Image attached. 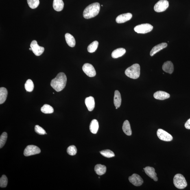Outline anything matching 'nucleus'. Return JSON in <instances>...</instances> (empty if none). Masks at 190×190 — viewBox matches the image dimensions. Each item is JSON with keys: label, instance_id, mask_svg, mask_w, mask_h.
I'll return each mask as SVG.
<instances>
[{"label": "nucleus", "instance_id": "nucleus-25", "mask_svg": "<svg viewBox=\"0 0 190 190\" xmlns=\"http://www.w3.org/2000/svg\"><path fill=\"white\" fill-rule=\"evenodd\" d=\"M7 95H8V91L6 88L1 87L0 88V104H3L6 101Z\"/></svg>", "mask_w": 190, "mask_h": 190}, {"label": "nucleus", "instance_id": "nucleus-16", "mask_svg": "<svg viewBox=\"0 0 190 190\" xmlns=\"http://www.w3.org/2000/svg\"><path fill=\"white\" fill-rule=\"evenodd\" d=\"M162 69L165 72L171 74L174 70V65L173 63L170 61H167L164 63L162 66Z\"/></svg>", "mask_w": 190, "mask_h": 190}, {"label": "nucleus", "instance_id": "nucleus-23", "mask_svg": "<svg viewBox=\"0 0 190 190\" xmlns=\"http://www.w3.org/2000/svg\"><path fill=\"white\" fill-rule=\"evenodd\" d=\"M99 129L98 122L96 119H93L92 120L90 126V130L93 134L97 133Z\"/></svg>", "mask_w": 190, "mask_h": 190}, {"label": "nucleus", "instance_id": "nucleus-33", "mask_svg": "<svg viewBox=\"0 0 190 190\" xmlns=\"http://www.w3.org/2000/svg\"><path fill=\"white\" fill-rule=\"evenodd\" d=\"M8 178L5 175H3L0 179V187L1 188H5L8 184Z\"/></svg>", "mask_w": 190, "mask_h": 190}, {"label": "nucleus", "instance_id": "nucleus-7", "mask_svg": "<svg viewBox=\"0 0 190 190\" xmlns=\"http://www.w3.org/2000/svg\"><path fill=\"white\" fill-rule=\"evenodd\" d=\"M169 6V2L167 0H160L155 5L154 9L156 12H161L166 10Z\"/></svg>", "mask_w": 190, "mask_h": 190}, {"label": "nucleus", "instance_id": "nucleus-32", "mask_svg": "<svg viewBox=\"0 0 190 190\" xmlns=\"http://www.w3.org/2000/svg\"><path fill=\"white\" fill-rule=\"evenodd\" d=\"M77 152V147L74 145L70 146L67 149V152L70 155H75L76 154Z\"/></svg>", "mask_w": 190, "mask_h": 190}, {"label": "nucleus", "instance_id": "nucleus-15", "mask_svg": "<svg viewBox=\"0 0 190 190\" xmlns=\"http://www.w3.org/2000/svg\"><path fill=\"white\" fill-rule=\"evenodd\" d=\"M154 97L155 99L160 100H164L169 98L170 97L169 93L165 92L158 91L154 94Z\"/></svg>", "mask_w": 190, "mask_h": 190}, {"label": "nucleus", "instance_id": "nucleus-2", "mask_svg": "<svg viewBox=\"0 0 190 190\" xmlns=\"http://www.w3.org/2000/svg\"><path fill=\"white\" fill-rule=\"evenodd\" d=\"M100 9V4L99 3L92 4L85 9L83 12L84 17L86 19L95 17L99 14Z\"/></svg>", "mask_w": 190, "mask_h": 190}, {"label": "nucleus", "instance_id": "nucleus-8", "mask_svg": "<svg viewBox=\"0 0 190 190\" xmlns=\"http://www.w3.org/2000/svg\"><path fill=\"white\" fill-rule=\"evenodd\" d=\"M157 134L158 138L164 141L170 142L173 139L172 136L170 134L162 129H158Z\"/></svg>", "mask_w": 190, "mask_h": 190}, {"label": "nucleus", "instance_id": "nucleus-26", "mask_svg": "<svg viewBox=\"0 0 190 190\" xmlns=\"http://www.w3.org/2000/svg\"><path fill=\"white\" fill-rule=\"evenodd\" d=\"M99 45V42L95 40L90 45L88 46L87 48V50L88 52L90 53H93L95 52L97 50Z\"/></svg>", "mask_w": 190, "mask_h": 190}, {"label": "nucleus", "instance_id": "nucleus-28", "mask_svg": "<svg viewBox=\"0 0 190 190\" xmlns=\"http://www.w3.org/2000/svg\"><path fill=\"white\" fill-rule=\"evenodd\" d=\"M25 88L27 92H31L34 88V84L33 81L30 79L27 81L25 84Z\"/></svg>", "mask_w": 190, "mask_h": 190}, {"label": "nucleus", "instance_id": "nucleus-6", "mask_svg": "<svg viewBox=\"0 0 190 190\" xmlns=\"http://www.w3.org/2000/svg\"><path fill=\"white\" fill-rule=\"evenodd\" d=\"M40 152V149L36 146L29 145L24 150V155L25 156H29L39 154Z\"/></svg>", "mask_w": 190, "mask_h": 190}, {"label": "nucleus", "instance_id": "nucleus-12", "mask_svg": "<svg viewBox=\"0 0 190 190\" xmlns=\"http://www.w3.org/2000/svg\"><path fill=\"white\" fill-rule=\"evenodd\" d=\"M132 17V14L130 13L121 14L116 18V22L118 23H124L129 21Z\"/></svg>", "mask_w": 190, "mask_h": 190}, {"label": "nucleus", "instance_id": "nucleus-36", "mask_svg": "<svg viewBox=\"0 0 190 190\" xmlns=\"http://www.w3.org/2000/svg\"><path fill=\"white\" fill-rule=\"evenodd\" d=\"M29 50L30 51H32V48L30 47V48H29Z\"/></svg>", "mask_w": 190, "mask_h": 190}, {"label": "nucleus", "instance_id": "nucleus-34", "mask_svg": "<svg viewBox=\"0 0 190 190\" xmlns=\"http://www.w3.org/2000/svg\"><path fill=\"white\" fill-rule=\"evenodd\" d=\"M35 130L37 133L40 134V135H44L45 134H47L45 130L38 125H36L35 126Z\"/></svg>", "mask_w": 190, "mask_h": 190}, {"label": "nucleus", "instance_id": "nucleus-29", "mask_svg": "<svg viewBox=\"0 0 190 190\" xmlns=\"http://www.w3.org/2000/svg\"><path fill=\"white\" fill-rule=\"evenodd\" d=\"M100 154L107 158H111L115 156L114 152L110 150H105L101 151Z\"/></svg>", "mask_w": 190, "mask_h": 190}, {"label": "nucleus", "instance_id": "nucleus-14", "mask_svg": "<svg viewBox=\"0 0 190 190\" xmlns=\"http://www.w3.org/2000/svg\"><path fill=\"white\" fill-rule=\"evenodd\" d=\"M85 103L90 111H92L95 108V100L93 97L90 96L86 98L85 100Z\"/></svg>", "mask_w": 190, "mask_h": 190}, {"label": "nucleus", "instance_id": "nucleus-24", "mask_svg": "<svg viewBox=\"0 0 190 190\" xmlns=\"http://www.w3.org/2000/svg\"><path fill=\"white\" fill-rule=\"evenodd\" d=\"M95 170L97 174L99 175H102L106 173V167L104 165L98 164L95 166Z\"/></svg>", "mask_w": 190, "mask_h": 190}, {"label": "nucleus", "instance_id": "nucleus-35", "mask_svg": "<svg viewBox=\"0 0 190 190\" xmlns=\"http://www.w3.org/2000/svg\"><path fill=\"white\" fill-rule=\"evenodd\" d=\"M184 126H185V128L187 129H190V118L186 121Z\"/></svg>", "mask_w": 190, "mask_h": 190}, {"label": "nucleus", "instance_id": "nucleus-3", "mask_svg": "<svg viewBox=\"0 0 190 190\" xmlns=\"http://www.w3.org/2000/svg\"><path fill=\"white\" fill-rule=\"evenodd\" d=\"M125 74L127 77L132 79L139 78L140 75V66L139 64H133L125 70Z\"/></svg>", "mask_w": 190, "mask_h": 190}, {"label": "nucleus", "instance_id": "nucleus-17", "mask_svg": "<svg viewBox=\"0 0 190 190\" xmlns=\"http://www.w3.org/2000/svg\"><path fill=\"white\" fill-rule=\"evenodd\" d=\"M167 44L165 43H162L159 44L152 48L150 52V55L151 56H154L156 53L159 52L160 51L166 48Z\"/></svg>", "mask_w": 190, "mask_h": 190}, {"label": "nucleus", "instance_id": "nucleus-31", "mask_svg": "<svg viewBox=\"0 0 190 190\" xmlns=\"http://www.w3.org/2000/svg\"><path fill=\"white\" fill-rule=\"evenodd\" d=\"M8 134L6 132H4L0 137V148H1L6 142Z\"/></svg>", "mask_w": 190, "mask_h": 190}, {"label": "nucleus", "instance_id": "nucleus-27", "mask_svg": "<svg viewBox=\"0 0 190 190\" xmlns=\"http://www.w3.org/2000/svg\"><path fill=\"white\" fill-rule=\"evenodd\" d=\"M41 111L45 114H51L53 113V109L52 107L49 105L45 104L42 107Z\"/></svg>", "mask_w": 190, "mask_h": 190}, {"label": "nucleus", "instance_id": "nucleus-37", "mask_svg": "<svg viewBox=\"0 0 190 190\" xmlns=\"http://www.w3.org/2000/svg\"><path fill=\"white\" fill-rule=\"evenodd\" d=\"M118 108H116V109H117Z\"/></svg>", "mask_w": 190, "mask_h": 190}, {"label": "nucleus", "instance_id": "nucleus-21", "mask_svg": "<svg viewBox=\"0 0 190 190\" xmlns=\"http://www.w3.org/2000/svg\"><path fill=\"white\" fill-rule=\"evenodd\" d=\"M122 129L123 132L126 135L130 136L131 135L132 132L129 122L128 120L125 121L123 123Z\"/></svg>", "mask_w": 190, "mask_h": 190}, {"label": "nucleus", "instance_id": "nucleus-4", "mask_svg": "<svg viewBox=\"0 0 190 190\" xmlns=\"http://www.w3.org/2000/svg\"><path fill=\"white\" fill-rule=\"evenodd\" d=\"M173 183L175 187L179 189H183L187 187V182L185 178L181 174L175 175L173 179Z\"/></svg>", "mask_w": 190, "mask_h": 190}, {"label": "nucleus", "instance_id": "nucleus-10", "mask_svg": "<svg viewBox=\"0 0 190 190\" xmlns=\"http://www.w3.org/2000/svg\"><path fill=\"white\" fill-rule=\"evenodd\" d=\"M83 71L87 75L90 77H95L96 74L95 70L91 64H85L82 67Z\"/></svg>", "mask_w": 190, "mask_h": 190}, {"label": "nucleus", "instance_id": "nucleus-19", "mask_svg": "<svg viewBox=\"0 0 190 190\" xmlns=\"http://www.w3.org/2000/svg\"><path fill=\"white\" fill-rule=\"evenodd\" d=\"M64 3L62 0H53V7L57 12L61 11L64 8Z\"/></svg>", "mask_w": 190, "mask_h": 190}, {"label": "nucleus", "instance_id": "nucleus-18", "mask_svg": "<svg viewBox=\"0 0 190 190\" xmlns=\"http://www.w3.org/2000/svg\"><path fill=\"white\" fill-rule=\"evenodd\" d=\"M121 103V96L120 93L118 90L114 92V104L116 108H119Z\"/></svg>", "mask_w": 190, "mask_h": 190}, {"label": "nucleus", "instance_id": "nucleus-20", "mask_svg": "<svg viewBox=\"0 0 190 190\" xmlns=\"http://www.w3.org/2000/svg\"><path fill=\"white\" fill-rule=\"evenodd\" d=\"M126 51L123 48H119L114 50L112 53V57L114 59H116L123 56L126 53Z\"/></svg>", "mask_w": 190, "mask_h": 190}, {"label": "nucleus", "instance_id": "nucleus-22", "mask_svg": "<svg viewBox=\"0 0 190 190\" xmlns=\"http://www.w3.org/2000/svg\"><path fill=\"white\" fill-rule=\"evenodd\" d=\"M65 38L66 42L69 47H75L76 42H75V38L73 36L69 33H66Z\"/></svg>", "mask_w": 190, "mask_h": 190}, {"label": "nucleus", "instance_id": "nucleus-11", "mask_svg": "<svg viewBox=\"0 0 190 190\" xmlns=\"http://www.w3.org/2000/svg\"><path fill=\"white\" fill-rule=\"evenodd\" d=\"M129 180L131 183L136 186H141L144 182L141 177L136 174H134L129 177Z\"/></svg>", "mask_w": 190, "mask_h": 190}, {"label": "nucleus", "instance_id": "nucleus-13", "mask_svg": "<svg viewBox=\"0 0 190 190\" xmlns=\"http://www.w3.org/2000/svg\"><path fill=\"white\" fill-rule=\"evenodd\" d=\"M145 172L150 178L153 179L155 181H157L158 180L157 174L155 172V169L154 168L150 167H147L144 168Z\"/></svg>", "mask_w": 190, "mask_h": 190}, {"label": "nucleus", "instance_id": "nucleus-30", "mask_svg": "<svg viewBox=\"0 0 190 190\" xmlns=\"http://www.w3.org/2000/svg\"><path fill=\"white\" fill-rule=\"evenodd\" d=\"M27 1L29 7L32 9L37 8L40 4L39 0H27Z\"/></svg>", "mask_w": 190, "mask_h": 190}, {"label": "nucleus", "instance_id": "nucleus-5", "mask_svg": "<svg viewBox=\"0 0 190 190\" xmlns=\"http://www.w3.org/2000/svg\"><path fill=\"white\" fill-rule=\"evenodd\" d=\"M153 29L152 25L149 24H143L136 26L134 28V30L138 34H144L150 32Z\"/></svg>", "mask_w": 190, "mask_h": 190}, {"label": "nucleus", "instance_id": "nucleus-1", "mask_svg": "<svg viewBox=\"0 0 190 190\" xmlns=\"http://www.w3.org/2000/svg\"><path fill=\"white\" fill-rule=\"evenodd\" d=\"M67 81V77L65 74L60 72L57 75L56 77L51 80V85L56 92H60L65 88Z\"/></svg>", "mask_w": 190, "mask_h": 190}, {"label": "nucleus", "instance_id": "nucleus-9", "mask_svg": "<svg viewBox=\"0 0 190 190\" xmlns=\"http://www.w3.org/2000/svg\"><path fill=\"white\" fill-rule=\"evenodd\" d=\"M30 47L32 48V51L36 56H39L41 55L45 51L44 48L38 45V42L36 40H34L31 42Z\"/></svg>", "mask_w": 190, "mask_h": 190}]
</instances>
